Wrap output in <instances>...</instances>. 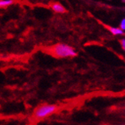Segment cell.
<instances>
[{"label": "cell", "instance_id": "6", "mask_svg": "<svg viewBox=\"0 0 125 125\" xmlns=\"http://www.w3.org/2000/svg\"><path fill=\"white\" fill-rule=\"evenodd\" d=\"M121 27L122 29L125 30V19H124L122 21H121Z\"/></svg>", "mask_w": 125, "mask_h": 125}, {"label": "cell", "instance_id": "2", "mask_svg": "<svg viewBox=\"0 0 125 125\" xmlns=\"http://www.w3.org/2000/svg\"><path fill=\"white\" fill-rule=\"evenodd\" d=\"M57 106L51 104H43L38 107L34 112V116L37 119L46 118L57 111Z\"/></svg>", "mask_w": 125, "mask_h": 125}, {"label": "cell", "instance_id": "4", "mask_svg": "<svg viewBox=\"0 0 125 125\" xmlns=\"http://www.w3.org/2000/svg\"><path fill=\"white\" fill-rule=\"evenodd\" d=\"M14 3V0H0V8L8 7Z\"/></svg>", "mask_w": 125, "mask_h": 125}, {"label": "cell", "instance_id": "5", "mask_svg": "<svg viewBox=\"0 0 125 125\" xmlns=\"http://www.w3.org/2000/svg\"><path fill=\"white\" fill-rule=\"evenodd\" d=\"M110 31L113 34V35H122L124 31L120 29H116V28H109Z\"/></svg>", "mask_w": 125, "mask_h": 125}, {"label": "cell", "instance_id": "3", "mask_svg": "<svg viewBox=\"0 0 125 125\" xmlns=\"http://www.w3.org/2000/svg\"><path fill=\"white\" fill-rule=\"evenodd\" d=\"M51 9L55 13L58 14H63L65 12V8H64V6L59 3H53L50 6Z\"/></svg>", "mask_w": 125, "mask_h": 125}, {"label": "cell", "instance_id": "1", "mask_svg": "<svg viewBox=\"0 0 125 125\" xmlns=\"http://www.w3.org/2000/svg\"><path fill=\"white\" fill-rule=\"evenodd\" d=\"M53 54L59 58L75 57L77 53L74 48L65 43L56 44L52 49Z\"/></svg>", "mask_w": 125, "mask_h": 125}, {"label": "cell", "instance_id": "7", "mask_svg": "<svg viewBox=\"0 0 125 125\" xmlns=\"http://www.w3.org/2000/svg\"><path fill=\"white\" fill-rule=\"evenodd\" d=\"M121 44H122L123 48H124V50H125V39H122V40H121Z\"/></svg>", "mask_w": 125, "mask_h": 125}]
</instances>
